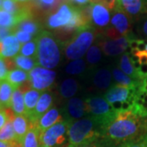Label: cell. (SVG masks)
I'll return each instance as SVG.
<instances>
[{
    "mask_svg": "<svg viewBox=\"0 0 147 147\" xmlns=\"http://www.w3.org/2000/svg\"><path fill=\"white\" fill-rule=\"evenodd\" d=\"M101 59V52L100 47L97 46H92L87 52V61L90 64H96Z\"/></svg>",
    "mask_w": 147,
    "mask_h": 147,
    "instance_id": "obj_36",
    "label": "cell"
},
{
    "mask_svg": "<svg viewBox=\"0 0 147 147\" xmlns=\"http://www.w3.org/2000/svg\"><path fill=\"white\" fill-rule=\"evenodd\" d=\"M86 69V63L84 60H74L69 64L65 68V72L69 74H79Z\"/></svg>",
    "mask_w": 147,
    "mask_h": 147,
    "instance_id": "obj_35",
    "label": "cell"
},
{
    "mask_svg": "<svg viewBox=\"0 0 147 147\" xmlns=\"http://www.w3.org/2000/svg\"><path fill=\"white\" fill-rule=\"evenodd\" d=\"M72 122L64 120L40 131V147H67L68 130Z\"/></svg>",
    "mask_w": 147,
    "mask_h": 147,
    "instance_id": "obj_6",
    "label": "cell"
},
{
    "mask_svg": "<svg viewBox=\"0 0 147 147\" xmlns=\"http://www.w3.org/2000/svg\"><path fill=\"white\" fill-rule=\"evenodd\" d=\"M100 139L98 140V141H96L94 142H92V143H89V144H85V145H80V146H74V147H99L100 146ZM67 147H71V146H67Z\"/></svg>",
    "mask_w": 147,
    "mask_h": 147,
    "instance_id": "obj_44",
    "label": "cell"
},
{
    "mask_svg": "<svg viewBox=\"0 0 147 147\" xmlns=\"http://www.w3.org/2000/svg\"><path fill=\"white\" fill-rule=\"evenodd\" d=\"M15 1L21 4H29L30 3V0H15Z\"/></svg>",
    "mask_w": 147,
    "mask_h": 147,
    "instance_id": "obj_46",
    "label": "cell"
},
{
    "mask_svg": "<svg viewBox=\"0 0 147 147\" xmlns=\"http://www.w3.org/2000/svg\"><path fill=\"white\" fill-rule=\"evenodd\" d=\"M147 133V118L131 110L116 113L112 120L101 128V139L116 145L137 140Z\"/></svg>",
    "mask_w": 147,
    "mask_h": 147,
    "instance_id": "obj_1",
    "label": "cell"
},
{
    "mask_svg": "<svg viewBox=\"0 0 147 147\" xmlns=\"http://www.w3.org/2000/svg\"><path fill=\"white\" fill-rule=\"evenodd\" d=\"M28 4H21L15 0H3L2 9L13 15H20Z\"/></svg>",
    "mask_w": 147,
    "mask_h": 147,
    "instance_id": "obj_32",
    "label": "cell"
},
{
    "mask_svg": "<svg viewBox=\"0 0 147 147\" xmlns=\"http://www.w3.org/2000/svg\"><path fill=\"white\" fill-rule=\"evenodd\" d=\"M22 146L40 147V131L34 123H30V129L23 139Z\"/></svg>",
    "mask_w": 147,
    "mask_h": 147,
    "instance_id": "obj_26",
    "label": "cell"
},
{
    "mask_svg": "<svg viewBox=\"0 0 147 147\" xmlns=\"http://www.w3.org/2000/svg\"><path fill=\"white\" fill-rule=\"evenodd\" d=\"M11 108L15 115H26L24 95L20 88L15 89L12 93L11 100Z\"/></svg>",
    "mask_w": 147,
    "mask_h": 147,
    "instance_id": "obj_23",
    "label": "cell"
},
{
    "mask_svg": "<svg viewBox=\"0 0 147 147\" xmlns=\"http://www.w3.org/2000/svg\"><path fill=\"white\" fill-rule=\"evenodd\" d=\"M84 101L87 114H90L91 117L97 122L101 128L116 115V112L104 97L96 96H90Z\"/></svg>",
    "mask_w": 147,
    "mask_h": 147,
    "instance_id": "obj_5",
    "label": "cell"
},
{
    "mask_svg": "<svg viewBox=\"0 0 147 147\" xmlns=\"http://www.w3.org/2000/svg\"><path fill=\"white\" fill-rule=\"evenodd\" d=\"M96 31L92 26L80 29L64 43L65 55L69 60H78L88 51L95 39Z\"/></svg>",
    "mask_w": 147,
    "mask_h": 147,
    "instance_id": "obj_4",
    "label": "cell"
},
{
    "mask_svg": "<svg viewBox=\"0 0 147 147\" xmlns=\"http://www.w3.org/2000/svg\"><path fill=\"white\" fill-rule=\"evenodd\" d=\"M8 120H13V119H11L6 110L0 108V130L3 127L6 123Z\"/></svg>",
    "mask_w": 147,
    "mask_h": 147,
    "instance_id": "obj_41",
    "label": "cell"
},
{
    "mask_svg": "<svg viewBox=\"0 0 147 147\" xmlns=\"http://www.w3.org/2000/svg\"><path fill=\"white\" fill-rule=\"evenodd\" d=\"M38 0H30V3L31 4L32 7H33V10L34 9V7H35V6H36L37 3H38Z\"/></svg>",
    "mask_w": 147,
    "mask_h": 147,
    "instance_id": "obj_47",
    "label": "cell"
},
{
    "mask_svg": "<svg viewBox=\"0 0 147 147\" xmlns=\"http://www.w3.org/2000/svg\"><path fill=\"white\" fill-rule=\"evenodd\" d=\"M41 92L38 90L30 88L27 90L24 94V102L26 107V115L27 117L30 115L32 112L34 111V108L36 107L38 100L41 96Z\"/></svg>",
    "mask_w": 147,
    "mask_h": 147,
    "instance_id": "obj_25",
    "label": "cell"
},
{
    "mask_svg": "<svg viewBox=\"0 0 147 147\" xmlns=\"http://www.w3.org/2000/svg\"><path fill=\"white\" fill-rule=\"evenodd\" d=\"M8 72V67L6 61H4L3 57H0V82L6 80Z\"/></svg>",
    "mask_w": 147,
    "mask_h": 147,
    "instance_id": "obj_39",
    "label": "cell"
},
{
    "mask_svg": "<svg viewBox=\"0 0 147 147\" xmlns=\"http://www.w3.org/2000/svg\"><path fill=\"white\" fill-rule=\"evenodd\" d=\"M79 88V84L74 79L64 80L59 88V92L63 98H71L75 95Z\"/></svg>",
    "mask_w": 147,
    "mask_h": 147,
    "instance_id": "obj_28",
    "label": "cell"
},
{
    "mask_svg": "<svg viewBox=\"0 0 147 147\" xmlns=\"http://www.w3.org/2000/svg\"><path fill=\"white\" fill-rule=\"evenodd\" d=\"M119 147H147V133L137 140L119 145Z\"/></svg>",
    "mask_w": 147,
    "mask_h": 147,
    "instance_id": "obj_37",
    "label": "cell"
},
{
    "mask_svg": "<svg viewBox=\"0 0 147 147\" xmlns=\"http://www.w3.org/2000/svg\"><path fill=\"white\" fill-rule=\"evenodd\" d=\"M6 80L14 88H20L26 82L29 81V74L21 69H14L8 72Z\"/></svg>",
    "mask_w": 147,
    "mask_h": 147,
    "instance_id": "obj_22",
    "label": "cell"
},
{
    "mask_svg": "<svg viewBox=\"0 0 147 147\" xmlns=\"http://www.w3.org/2000/svg\"><path fill=\"white\" fill-rule=\"evenodd\" d=\"M110 10L101 3H92V13H91V26L95 30V28L104 30L108 28L110 24Z\"/></svg>",
    "mask_w": 147,
    "mask_h": 147,
    "instance_id": "obj_11",
    "label": "cell"
},
{
    "mask_svg": "<svg viewBox=\"0 0 147 147\" xmlns=\"http://www.w3.org/2000/svg\"><path fill=\"white\" fill-rule=\"evenodd\" d=\"M15 29L17 30L26 32L33 36H37L42 30V25L34 16H31L20 21Z\"/></svg>",
    "mask_w": 147,
    "mask_h": 147,
    "instance_id": "obj_19",
    "label": "cell"
},
{
    "mask_svg": "<svg viewBox=\"0 0 147 147\" xmlns=\"http://www.w3.org/2000/svg\"><path fill=\"white\" fill-rule=\"evenodd\" d=\"M113 76L114 79L119 84L130 87V88H142L143 89L144 84H143V79L142 80H137L131 78L130 76L127 75L123 72H122L119 69H113Z\"/></svg>",
    "mask_w": 147,
    "mask_h": 147,
    "instance_id": "obj_20",
    "label": "cell"
},
{
    "mask_svg": "<svg viewBox=\"0 0 147 147\" xmlns=\"http://www.w3.org/2000/svg\"><path fill=\"white\" fill-rule=\"evenodd\" d=\"M35 39L37 65L49 69L55 68L61 60V49L57 38L49 31L42 30L35 37Z\"/></svg>",
    "mask_w": 147,
    "mask_h": 147,
    "instance_id": "obj_3",
    "label": "cell"
},
{
    "mask_svg": "<svg viewBox=\"0 0 147 147\" xmlns=\"http://www.w3.org/2000/svg\"><path fill=\"white\" fill-rule=\"evenodd\" d=\"M62 3V0H38L34 9L45 16L53 12Z\"/></svg>",
    "mask_w": 147,
    "mask_h": 147,
    "instance_id": "obj_27",
    "label": "cell"
},
{
    "mask_svg": "<svg viewBox=\"0 0 147 147\" xmlns=\"http://www.w3.org/2000/svg\"><path fill=\"white\" fill-rule=\"evenodd\" d=\"M145 49L147 50V41H145Z\"/></svg>",
    "mask_w": 147,
    "mask_h": 147,
    "instance_id": "obj_50",
    "label": "cell"
},
{
    "mask_svg": "<svg viewBox=\"0 0 147 147\" xmlns=\"http://www.w3.org/2000/svg\"><path fill=\"white\" fill-rule=\"evenodd\" d=\"M14 32H15V28L0 27V42L5 39L7 37L14 34Z\"/></svg>",
    "mask_w": 147,
    "mask_h": 147,
    "instance_id": "obj_40",
    "label": "cell"
},
{
    "mask_svg": "<svg viewBox=\"0 0 147 147\" xmlns=\"http://www.w3.org/2000/svg\"><path fill=\"white\" fill-rule=\"evenodd\" d=\"M13 61L17 68L25 70L26 72H30L36 65H38L36 60L34 58L27 57L25 56H22L21 54L16 55L13 59Z\"/></svg>",
    "mask_w": 147,
    "mask_h": 147,
    "instance_id": "obj_30",
    "label": "cell"
},
{
    "mask_svg": "<svg viewBox=\"0 0 147 147\" xmlns=\"http://www.w3.org/2000/svg\"><path fill=\"white\" fill-rule=\"evenodd\" d=\"M0 147H10V146H9V143H7V142H3L0 141Z\"/></svg>",
    "mask_w": 147,
    "mask_h": 147,
    "instance_id": "obj_48",
    "label": "cell"
},
{
    "mask_svg": "<svg viewBox=\"0 0 147 147\" xmlns=\"http://www.w3.org/2000/svg\"><path fill=\"white\" fill-rule=\"evenodd\" d=\"M20 21L21 17L19 15H13L3 9H0V27L15 28Z\"/></svg>",
    "mask_w": 147,
    "mask_h": 147,
    "instance_id": "obj_31",
    "label": "cell"
},
{
    "mask_svg": "<svg viewBox=\"0 0 147 147\" xmlns=\"http://www.w3.org/2000/svg\"><path fill=\"white\" fill-rule=\"evenodd\" d=\"M142 91L143 89L142 88H130L117 84L113 85L106 92L104 98L110 105L115 102H124V101H130L135 103Z\"/></svg>",
    "mask_w": 147,
    "mask_h": 147,
    "instance_id": "obj_8",
    "label": "cell"
},
{
    "mask_svg": "<svg viewBox=\"0 0 147 147\" xmlns=\"http://www.w3.org/2000/svg\"><path fill=\"white\" fill-rule=\"evenodd\" d=\"M135 37H121L118 39H109L100 42L101 50L106 56H117L124 53L129 47V41Z\"/></svg>",
    "mask_w": 147,
    "mask_h": 147,
    "instance_id": "obj_12",
    "label": "cell"
},
{
    "mask_svg": "<svg viewBox=\"0 0 147 147\" xmlns=\"http://www.w3.org/2000/svg\"><path fill=\"white\" fill-rule=\"evenodd\" d=\"M99 147H119V145L107 142V141H105V140L100 138V143Z\"/></svg>",
    "mask_w": 147,
    "mask_h": 147,
    "instance_id": "obj_43",
    "label": "cell"
},
{
    "mask_svg": "<svg viewBox=\"0 0 147 147\" xmlns=\"http://www.w3.org/2000/svg\"><path fill=\"white\" fill-rule=\"evenodd\" d=\"M14 35L16 37V38L18 39V41L21 42V44H24L26 42H30L34 39V36L28 34L26 32L21 31V30H17L15 29V32H14Z\"/></svg>",
    "mask_w": 147,
    "mask_h": 147,
    "instance_id": "obj_38",
    "label": "cell"
},
{
    "mask_svg": "<svg viewBox=\"0 0 147 147\" xmlns=\"http://www.w3.org/2000/svg\"><path fill=\"white\" fill-rule=\"evenodd\" d=\"M12 125L16 135V141L22 143L30 127V121L26 115H15L12 120Z\"/></svg>",
    "mask_w": 147,
    "mask_h": 147,
    "instance_id": "obj_18",
    "label": "cell"
},
{
    "mask_svg": "<svg viewBox=\"0 0 147 147\" xmlns=\"http://www.w3.org/2000/svg\"><path fill=\"white\" fill-rule=\"evenodd\" d=\"M143 91H145V92H147V86H144V88H143Z\"/></svg>",
    "mask_w": 147,
    "mask_h": 147,
    "instance_id": "obj_49",
    "label": "cell"
},
{
    "mask_svg": "<svg viewBox=\"0 0 147 147\" xmlns=\"http://www.w3.org/2000/svg\"><path fill=\"white\" fill-rule=\"evenodd\" d=\"M37 53V42L35 38L30 42L21 45L20 54L27 57H32L35 59Z\"/></svg>",
    "mask_w": 147,
    "mask_h": 147,
    "instance_id": "obj_34",
    "label": "cell"
},
{
    "mask_svg": "<svg viewBox=\"0 0 147 147\" xmlns=\"http://www.w3.org/2000/svg\"><path fill=\"white\" fill-rule=\"evenodd\" d=\"M21 47V42L14 34L7 37L5 39L0 42V57L5 58L15 57L17 53H20Z\"/></svg>",
    "mask_w": 147,
    "mask_h": 147,
    "instance_id": "obj_16",
    "label": "cell"
},
{
    "mask_svg": "<svg viewBox=\"0 0 147 147\" xmlns=\"http://www.w3.org/2000/svg\"><path fill=\"white\" fill-rule=\"evenodd\" d=\"M118 7L130 17H139L147 13V0H117Z\"/></svg>",
    "mask_w": 147,
    "mask_h": 147,
    "instance_id": "obj_14",
    "label": "cell"
},
{
    "mask_svg": "<svg viewBox=\"0 0 147 147\" xmlns=\"http://www.w3.org/2000/svg\"><path fill=\"white\" fill-rule=\"evenodd\" d=\"M69 3L71 4H73L75 7H84L86 6L88 3H91V0H70Z\"/></svg>",
    "mask_w": 147,
    "mask_h": 147,
    "instance_id": "obj_42",
    "label": "cell"
},
{
    "mask_svg": "<svg viewBox=\"0 0 147 147\" xmlns=\"http://www.w3.org/2000/svg\"><path fill=\"white\" fill-rule=\"evenodd\" d=\"M76 9L77 7L70 3L63 2L56 10L47 16L45 21V26L56 30L63 29L72 20Z\"/></svg>",
    "mask_w": 147,
    "mask_h": 147,
    "instance_id": "obj_7",
    "label": "cell"
},
{
    "mask_svg": "<svg viewBox=\"0 0 147 147\" xmlns=\"http://www.w3.org/2000/svg\"><path fill=\"white\" fill-rule=\"evenodd\" d=\"M2 3H3V0H0V9H2Z\"/></svg>",
    "mask_w": 147,
    "mask_h": 147,
    "instance_id": "obj_51",
    "label": "cell"
},
{
    "mask_svg": "<svg viewBox=\"0 0 147 147\" xmlns=\"http://www.w3.org/2000/svg\"><path fill=\"white\" fill-rule=\"evenodd\" d=\"M56 75V72L52 69L35 66L29 72V81L32 88L44 92L53 85Z\"/></svg>",
    "mask_w": 147,
    "mask_h": 147,
    "instance_id": "obj_9",
    "label": "cell"
},
{
    "mask_svg": "<svg viewBox=\"0 0 147 147\" xmlns=\"http://www.w3.org/2000/svg\"><path fill=\"white\" fill-rule=\"evenodd\" d=\"M14 88L7 80L0 82V108L7 109L11 107V96L14 92Z\"/></svg>",
    "mask_w": 147,
    "mask_h": 147,
    "instance_id": "obj_24",
    "label": "cell"
},
{
    "mask_svg": "<svg viewBox=\"0 0 147 147\" xmlns=\"http://www.w3.org/2000/svg\"><path fill=\"white\" fill-rule=\"evenodd\" d=\"M101 138V127L92 117L72 122L68 130L69 146L89 144Z\"/></svg>",
    "mask_w": 147,
    "mask_h": 147,
    "instance_id": "obj_2",
    "label": "cell"
},
{
    "mask_svg": "<svg viewBox=\"0 0 147 147\" xmlns=\"http://www.w3.org/2000/svg\"><path fill=\"white\" fill-rule=\"evenodd\" d=\"M65 111V114L68 118L67 120L73 122L74 119H80L87 114L85 101L77 97L71 98L67 103Z\"/></svg>",
    "mask_w": 147,
    "mask_h": 147,
    "instance_id": "obj_17",
    "label": "cell"
},
{
    "mask_svg": "<svg viewBox=\"0 0 147 147\" xmlns=\"http://www.w3.org/2000/svg\"><path fill=\"white\" fill-rule=\"evenodd\" d=\"M62 121H64V119L60 110L56 107H52L38 120L35 125L39 131H43L50 127Z\"/></svg>",
    "mask_w": 147,
    "mask_h": 147,
    "instance_id": "obj_15",
    "label": "cell"
},
{
    "mask_svg": "<svg viewBox=\"0 0 147 147\" xmlns=\"http://www.w3.org/2000/svg\"><path fill=\"white\" fill-rule=\"evenodd\" d=\"M62 1H63V2H68V3H69L70 0H62Z\"/></svg>",
    "mask_w": 147,
    "mask_h": 147,
    "instance_id": "obj_52",
    "label": "cell"
},
{
    "mask_svg": "<svg viewBox=\"0 0 147 147\" xmlns=\"http://www.w3.org/2000/svg\"><path fill=\"white\" fill-rule=\"evenodd\" d=\"M111 27H113L122 37H132L131 18L117 7L111 17Z\"/></svg>",
    "mask_w": 147,
    "mask_h": 147,
    "instance_id": "obj_10",
    "label": "cell"
},
{
    "mask_svg": "<svg viewBox=\"0 0 147 147\" xmlns=\"http://www.w3.org/2000/svg\"><path fill=\"white\" fill-rule=\"evenodd\" d=\"M0 141L7 143L16 141V135L12 125V120L7 121L3 127L0 130Z\"/></svg>",
    "mask_w": 147,
    "mask_h": 147,
    "instance_id": "obj_33",
    "label": "cell"
},
{
    "mask_svg": "<svg viewBox=\"0 0 147 147\" xmlns=\"http://www.w3.org/2000/svg\"><path fill=\"white\" fill-rule=\"evenodd\" d=\"M119 68L122 72L130 76L132 79H137V80H142L144 79L140 76L137 69L134 67L133 63L131 61V56L128 53H124L121 56Z\"/></svg>",
    "mask_w": 147,
    "mask_h": 147,
    "instance_id": "obj_21",
    "label": "cell"
},
{
    "mask_svg": "<svg viewBox=\"0 0 147 147\" xmlns=\"http://www.w3.org/2000/svg\"><path fill=\"white\" fill-rule=\"evenodd\" d=\"M111 82V73L106 69H100L95 74L93 83L96 88L104 90L109 88Z\"/></svg>",
    "mask_w": 147,
    "mask_h": 147,
    "instance_id": "obj_29",
    "label": "cell"
},
{
    "mask_svg": "<svg viewBox=\"0 0 147 147\" xmlns=\"http://www.w3.org/2000/svg\"><path fill=\"white\" fill-rule=\"evenodd\" d=\"M142 34H143L145 36L147 37V17L145 19L144 22L142 23Z\"/></svg>",
    "mask_w": 147,
    "mask_h": 147,
    "instance_id": "obj_45",
    "label": "cell"
},
{
    "mask_svg": "<svg viewBox=\"0 0 147 147\" xmlns=\"http://www.w3.org/2000/svg\"><path fill=\"white\" fill-rule=\"evenodd\" d=\"M53 100H54V97H53V95L51 92H49V91L42 92L39 99L38 100L36 107L34 108V110L32 112L31 115L28 117V119H29V120L30 121V123L36 124L38 120L50 108H52Z\"/></svg>",
    "mask_w": 147,
    "mask_h": 147,
    "instance_id": "obj_13",
    "label": "cell"
},
{
    "mask_svg": "<svg viewBox=\"0 0 147 147\" xmlns=\"http://www.w3.org/2000/svg\"></svg>",
    "mask_w": 147,
    "mask_h": 147,
    "instance_id": "obj_53",
    "label": "cell"
}]
</instances>
